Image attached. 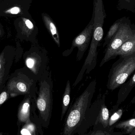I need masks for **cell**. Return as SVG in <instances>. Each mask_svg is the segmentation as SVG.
<instances>
[{
    "label": "cell",
    "instance_id": "ffe728a7",
    "mask_svg": "<svg viewBox=\"0 0 135 135\" xmlns=\"http://www.w3.org/2000/svg\"><path fill=\"white\" fill-rule=\"evenodd\" d=\"M25 24L30 29H33L34 28V25L32 22L29 20H27L25 21Z\"/></svg>",
    "mask_w": 135,
    "mask_h": 135
},
{
    "label": "cell",
    "instance_id": "ba28073f",
    "mask_svg": "<svg viewBox=\"0 0 135 135\" xmlns=\"http://www.w3.org/2000/svg\"><path fill=\"white\" fill-rule=\"evenodd\" d=\"M104 100V97L102 98L99 96L93 104H91L89 108L86 112L82 122L76 131L75 134L85 135L88 130L96 124L101 106Z\"/></svg>",
    "mask_w": 135,
    "mask_h": 135
},
{
    "label": "cell",
    "instance_id": "cb8c5ba5",
    "mask_svg": "<svg viewBox=\"0 0 135 135\" xmlns=\"http://www.w3.org/2000/svg\"><path fill=\"white\" fill-rule=\"evenodd\" d=\"M129 134H130V135H135V128L134 130H133V131H132L131 132V133H130Z\"/></svg>",
    "mask_w": 135,
    "mask_h": 135
},
{
    "label": "cell",
    "instance_id": "30bf717a",
    "mask_svg": "<svg viewBox=\"0 0 135 135\" xmlns=\"http://www.w3.org/2000/svg\"><path fill=\"white\" fill-rule=\"evenodd\" d=\"M135 53V34L131 38L124 42L117 50L115 56L120 55L127 56Z\"/></svg>",
    "mask_w": 135,
    "mask_h": 135
},
{
    "label": "cell",
    "instance_id": "7c38bea8",
    "mask_svg": "<svg viewBox=\"0 0 135 135\" xmlns=\"http://www.w3.org/2000/svg\"><path fill=\"white\" fill-rule=\"evenodd\" d=\"M104 100L102 104L98 117L95 124L99 123L103 126L104 128H106L108 127L109 119V111L105 105Z\"/></svg>",
    "mask_w": 135,
    "mask_h": 135
},
{
    "label": "cell",
    "instance_id": "9a60e30c",
    "mask_svg": "<svg viewBox=\"0 0 135 135\" xmlns=\"http://www.w3.org/2000/svg\"><path fill=\"white\" fill-rule=\"evenodd\" d=\"M116 127L125 130L127 134H130L135 128V118L118 123Z\"/></svg>",
    "mask_w": 135,
    "mask_h": 135
},
{
    "label": "cell",
    "instance_id": "5bb4252c",
    "mask_svg": "<svg viewBox=\"0 0 135 135\" xmlns=\"http://www.w3.org/2000/svg\"><path fill=\"white\" fill-rule=\"evenodd\" d=\"M117 9L119 10H125L135 13V0H118Z\"/></svg>",
    "mask_w": 135,
    "mask_h": 135
},
{
    "label": "cell",
    "instance_id": "d4e9b609",
    "mask_svg": "<svg viewBox=\"0 0 135 135\" xmlns=\"http://www.w3.org/2000/svg\"><path fill=\"white\" fill-rule=\"evenodd\" d=\"M1 64H0V69H1Z\"/></svg>",
    "mask_w": 135,
    "mask_h": 135
},
{
    "label": "cell",
    "instance_id": "5b68a950",
    "mask_svg": "<svg viewBox=\"0 0 135 135\" xmlns=\"http://www.w3.org/2000/svg\"><path fill=\"white\" fill-rule=\"evenodd\" d=\"M135 34V29L132 28L130 21L128 20L126 21V19H123L117 32L107 45L104 56L100 63V66H102L114 57L116 52L123 44Z\"/></svg>",
    "mask_w": 135,
    "mask_h": 135
},
{
    "label": "cell",
    "instance_id": "e0dca14e",
    "mask_svg": "<svg viewBox=\"0 0 135 135\" xmlns=\"http://www.w3.org/2000/svg\"><path fill=\"white\" fill-rule=\"evenodd\" d=\"M123 114V111L121 109L117 111L114 113L109 119V121L108 127H111L116 123L117 121L120 119Z\"/></svg>",
    "mask_w": 135,
    "mask_h": 135
},
{
    "label": "cell",
    "instance_id": "277c9868",
    "mask_svg": "<svg viewBox=\"0 0 135 135\" xmlns=\"http://www.w3.org/2000/svg\"><path fill=\"white\" fill-rule=\"evenodd\" d=\"M123 57V59L113 66L109 73L108 87L111 90L123 84L135 70V53Z\"/></svg>",
    "mask_w": 135,
    "mask_h": 135
},
{
    "label": "cell",
    "instance_id": "2e32d148",
    "mask_svg": "<svg viewBox=\"0 0 135 135\" xmlns=\"http://www.w3.org/2000/svg\"><path fill=\"white\" fill-rule=\"evenodd\" d=\"M30 110V102L28 99L23 104L20 112V118L21 121L23 122L29 121Z\"/></svg>",
    "mask_w": 135,
    "mask_h": 135
},
{
    "label": "cell",
    "instance_id": "52a82bcc",
    "mask_svg": "<svg viewBox=\"0 0 135 135\" xmlns=\"http://www.w3.org/2000/svg\"><path fill=\"white\" fill-rule=\"evenodd\" d=\"M49 63L47 52L42 47L33 56L28 57L26 60V66L32 71L36 81H39L44 73L49 69Z\"/></svg>",
    "mask_w": 135,
    "mask_h": 135
},
{
    "label": "cell",
    "instance_id": "ac0fdd59",
    "mask_svg": "<svg viewBox=\"0 0 135 135\" xmlns=\"http://www.w3.org/2000/svg\"><path fill=\"white\" fill-rule=\"evenodd\" d=\"M17 87L18 90L22 92H26L28 91L29 87H28L25 83L22 82H20L17 83Z\"/></svg>",
    "mask_w": 135,
    "mask_h": 135
},
{
    "label": "cell",
    "instance_id": "44dd1931",
    "mask_svg": "<svg viewBox=\"0 0 135 135\" xmlns=\"http://www.w3.org/2000/svg\"><path fill=\"white\" fill-rule=\"evenodd\" d=\"M20 8L17 7H13L10 10V12L12 14H17L20 12Z\"/></svg>",
    "mask_w": 135,
    "mask_h": 135
},
{
    "label": "cell",
    "instance_id": "9c48e42d",
    "mask_svg": "<svg viewBox=\"0 0 135 135\" xmlns=\"http://www.w3.org/2000/svg\"><path fill=\"white\" fill-rule=\"evenodd\" d=\"M43 20L48 32L57 45L60 47V41L59 33L52 19L46 13L42 14Z\"/></svg>",
    "mask_w": 135,
    "mask_h": 135
},
{
    "label": "cell",
    "instance_id": "8992f818",
    "mask_svg": "<svg viewBox=\"0 0 135 135\" xmlns=\"http://www.w3.org/2000/svg\"><path fill=\"white\" fill-rule=\"evenodd\" d=\"M94 19V12L93 11L92 19L89 23L82 32L74 39L70 48L63 52V56H68L70 55L72 53L73 50L77 47L78 51L76 59L78 61L81 59L91 42L93 29Z\"/></svg>",
    "mask_w": 135,
    "mask_h": 135
},
{
    "label": "cell",
    "instance_id": "4fadbf2b",
    "mask_svg": "<svg viewBox=\"0 0 135 135\" xmlns=\"http://www.w3.org/2000/svg\"><path fill=\"white\" fill-rule=\"evenodd\" d=\"M123 18L119 19L114 23L109 29L106 37L105 38L104 43V46L108 45L109 43L111 40L117 32L119 27L120 26V24L122 23Z\"/></svg>",
    "mask_w": 135,
    "mask_h": 135
},
{
    "label": "cell",
    "instance_id": "8fae6325",
    "mask_svg": "<svg viewBox=\"0 0 135 135\" xmlns=\"http://www.w3.org/2000/svg\"><path fill=\"white\" fill-rule=\"evenodd\" d=\"M71 86L69 80H68L65 88L64 94L62 96L61 104V120L62 121L65 114L68 110L70 101Z\"/></svg>",
    "mask_w": 135,
    "mask_h": 135
},
{
    "label": "cell",
    "instance_id": "603a6c76",
    "mask_svg": "<svg viewBox=\"0 0 135 135\" xmlns=\"http://www.w3.org/2000/svg\"><path fill=\"white\" fill-rule=\"evenodd\" d=\"M130 85L131 86L135 85V73L133 75L132 78L131 79V82H130Z\"/></svg>",
    "mask_w": 135,
    "mask_h": 135
},
{
    "label": "cell",
    "instance_id": "7402d4cb",
    "mask_svg": "<svg viewBox=\"0 0 135 135\" xmlns=\"http://www.w3.org/2000/svg\"><path fill=\"white\" fill-rule=\"evenodd\" d=\"M21 134L23 135H31V133L26 128H23L21 131Z\"/></svg>",
    "mask_w": 135,
    "mask_h": 135
},
{
    "label": "cell",
    "instance_id": "d6986e66",
    "mask_svg": "<svg viewBox=\"0 0 135 135\" xmlns=\"http://www.w3.org/2000/svg\"><path fill=\"white\" fill-rule=\"evenodd\" d=\"M7 98V94L6 92H4L2 93L0 95V104H3L6 100Z\"/></svg>",
    "mask_w": 135,
    "mask_h": 135
},
{
    "label": "cell",
    "instance_id": "3957f363",
    "mask_svg": "<svg viewBox=\"0 0 135 135\" xmlns=\"http://www.w3.org/2000/svg\"><path fill=\"white\" fill-rule=\"evenodd\" d=\"M39 81L38 96L36 102L38 117L44 128L50 125L52 116L53 105V82L51 71L47 70L43 75Z\"/></svg>",
    "mask_w": 135,
    "mask_h": 135
},
{
    "label": "cell",
    "instance_id": "6da1fadb",
    "mask_svg": "<svg viewBox=\"0 0 135 135\" xmlns=\"http://www.w3.org/2000/svg\"><path fill=\"white\" fill-rule=\"evenodd\" d=\"M94 12L93 29L92 40L87 57L78 75L73 86H75L83 78L84 74H89L97 66V48L104 35L103 25L106 17L102 0H94Z\"/></svg>",
    "mask_w": 135,
    "mask_h": 135
},
{
    "label": "cell",
    "instance_id": "7a4b0ae2",
    "mask_svg": "<svg viewBox=\"0 0 135 135\" xmlns=\"http://www.w3.org/2000/svg\"><path fill=\"white\" fill-rule=\"evenodd\" d=\"M96 81H92L70 107L61 134H75L86 112L92 104V99L96 91Z\"/></svg>",
    "mask_w": 135,
    "mask_h": 135
}]
</instances>
